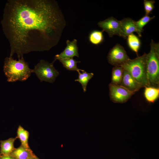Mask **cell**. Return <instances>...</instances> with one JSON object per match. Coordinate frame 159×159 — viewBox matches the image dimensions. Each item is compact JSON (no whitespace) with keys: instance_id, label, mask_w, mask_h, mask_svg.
<instances>
[{"instance_id":"13","label":"cell","mask_w":159,"mask_h":159,"mask_svg":"<svg viewBox=\"0 0 159 159\" xmlns=\"http://www.w3.org/2000/svg\"><path fill=\"white\" fill-rule=\"evenodd\" d=\"M17 137L10 138L6 140L0 141V155H10L15 149L14 146Z\"/></svg>"},{"instance_id":"16","label":"cell","mask_w":159,"mask_h":159,"mask_svg":"<svg viewBox=\"0 0 159 159\" xmlns=\"http://www.w3.org/2000/svg\"><path fill=\"white\" fill-rule=\"evenodd\" d=\"M17 133L16 137L20 140L21 145L26 148H30L28 143L29 136V132L20 125L18 128Z\"/></svg>"},{"instance_id":"15","label":"cell","mask_w":159,"mask_h":159,"mask_svg":"<svg viewBox=\"0 0 159 159\" xmlns=\"http://www.w3.org/2000/svg\"><path fill=\"white\" fill-rule=\"evenodd\" d=\"M80 71L78 72V78L74 81L78 82L81 84L84 92H85L86 91L87 83L93 77L94 74L92 73H88L84 70L82 71V73Z\"/></svg>"},{"instance_id":"14","label":"cell","mask_w":159,"mask_h":159,"mask_svg":"<svg viewBox=\"0 0 159 159\" xmlns=\"http://www.w3.org/2000/svg\"><path fill=\"white\" fill-rule=\"evenodd\" d=\"M145 97L147 101L150 102H154L158 97L159 89L154 87H145Z\"/></svg>"},{"instance_id":"5","label":"cell","mask_w":159,"mask_h":159,"mask_svg":"<svg viewBox=\"0 0 159 159\" xmlns=\"http://www.w3.org/2000/svg\"><path fill=\"white\" fill-rule=\"evenodd\" d=\"M53 64V62L50 63L41 60L34 66L33 72L36 74L41 82L44 81L52 83L59 74V72L54 67Z\"/></svg>"},{"instance_id":"4","label":"cell","mask_w":159,"mask_h":159,"mask_svg":"<svg viewBox=\"0 0 159 159\" xmlns=\"http://www.w3.org/2000/svg\"><path fill=\"white\" fill-rule=\"evenodd\" d=\"M146 54L133 59H130L120 66L128 72L143 87L150 86L146 67Z\"/></svg>"},{"instance_id":"3","label":"cell","mask_w":159,"mask_h":159,"mask_svg":"<svg viewBox=\"0 0 159 159\" xmlns=\"http://www.w3.org/2000/svg\"><path fill=\"white\" fill-rule=\"evenodd\" d=\"M150 52L146 54V67L150 86H158L159 82V44L152 40Z\"/></svg>"},{"instance_id":"21","label":"cell","mask_w":159,"mask_h":159,"mask_svg":"<svg viewBox=\"0 0 159 159\" xmlns=\"http://www.w3.org/2000/svg\"><path fill=\"white\" fill-rule=\"evenodd\" d=\"M89 39L92 44L95 45L99 44L102 43L104 39L103 32L93 31L90 33Z\"/></svg>"},{"instance_id":"24","label":"cell","mask_w":159,"mask_h":159,"mask_svg":"<svg viewBox=\"0 0 159 159\" xmlns=\"http://www.w3.org/2000/svg\"><path fill=\"white\" fill-rule=\"evenodd\" d=\"M33 159H40L36 155H35Z\"/></svg>"},{"instance_id":"6","label":"cell","mask_w":159,"mask_h":159,"mask_svg":"<svg viewBox=\"0 0 159 159\" xmlns=\"http://www.w3.org/2000/svg\"><path fill=\"white\" fill-rule=\"evenodd\" d=\"M109 87L110 99L116 103H123L126 102L135 92L119 85L111 83L109 84Z\"/></svg>"},{"instance_id":"8","label":"cell","mask_w":159,"mask_h":159,"mask_svg":"<svg viewBox=\"0 0 159 159\" xmlns=\"http://www.w3.org/2000/svg\"><path fill=\"white\" fill-rule=\"evenodd\" d=\"M97 25L102 30L107 33L110 37L115 35L120 36V21L112 17L98 22Z\"/></svg>"},{"instance_id":"2","label":"cell","mask_w":159,"mask_h":159,"mask_svg":"<svg viewBox=\"0 0 159 159\" xmlns=\"http://www.w3.org/2000/svg\"><path fill=\"white\" fill-rule=\"evenodd\" d=\"M3 71L9 82L25 81L33 73V69L29 68L23 57L18 60L12 57H6L4 61Z\"/></svg>"},{"instance_id":"9","label":"cell","mask_w":159,"mask_h":159,"mask_svg":"<svg viewBox=\"0 0 159 159\" xmlns=\"http://www.w3.org/2000/svg\"><path fill=\"white\" fill-rule=\"evenodd\" d=\"M77 42V40L76 39L72 41L67 40L66 41L67 45L65 48L60 54L55 55L52 62L54 63L57 60L67 59L73 58L74 56L79 57Z\"/></svg>"},{"instance_id":"17","label":"cell","mask_w":159,"mask_h":159,"mask_svg":"<svg viewBox=\"0 0 159 159\" xmlns=\"http://www.w3.org/2000/svg\"><path fill=\"white\" fill-rule=\"evenodd\" d=\"M127 38V44L129 47L138 55V52L141 45L139 39L133 33L128 35Z\"/></svg>"},{"instance_id":"22","label":"cell","mask_w":159,"mask_h":159,"mask_svg":"<svg viewBox=\"0 0 159 159\" xmlns=\"http://www.w3.org/2000/svg\"><path fill=\"white\" fill-rule=\"evenodd\" d=\"M155 1L154 0L144 1V5L145 12V15H148L151 12L154 8V4Z\"/></svg>"},{"instance_id":"25","label":"cell","mask_w":159,"mask_h":159,"mask_svg":"<svg viewBox=\"0 0 159 159\" xmlns=\"http://www.w3.org/2000/svg\"><path fill=\"white\" fill-rule=\"evenodd\" d=\"M34 156H33V157H32L30 158H28V159H33V157Z\"/></svg>"},{"instance_id":"10","label":"cell","mask_w":159,"mask_h":159,"mask_svg":"<svg viewBox=\"0 0 159 159\" xmlns=\"http://www.w3.org/2000/svg\"><path fill=\"white\" fill-rule=\"evenodd\" d=\"M120 85L131 91L134 92L138 91L141 88L143 87L136 81L128 72L124 69L122 78Z\"/></svg>"},{"instance_id":"12","label":"cell","mask_w":159,"mask_h":159,"mask_svg":"<svg viewBox=\"0 0 159 159\" xmlns=\"http://www.w3.org/2000/svg\"><path fill=\"white\" fill-rule=\"evenodd\" d=\"M10 155L15 159H28L35 155L30 148H26L21 145L18 148H15Z\"/></svg>"},{"instance_id":"19","label":"cell","mask_w":159,"mask_h":159,"mask_svg":"<svg viewBox=\"0 0 159 159\" xmlns=\"http://www.w3.org/2000/svg\"><path fill=\"white\" fill-rule=\"evenodd\" d=\"M59 61L62 64L64 67L67 70L69 71H76L77 72L83 70L80 69L77 66V64L80 62V61H77L74 59L73 58H71L67 59H61Z\"/></svg>"},{"instance_id":"7","label":"cell","mask_w":159,"mask_h":159,"mask_svg":"<svg viewBox=\"0 0 159 159\" xmlns=\"http://www.w3.org/2000/svg\"><path fill=\"white\" fill-rule=\"evenodd\" d=\"M107 59L110 64L116 66H120L130 59L124 47L117 44L110 51Z\"/></svg>"},{"instance_id":"11","label":"cell","mask_w":159,"mask_h":159,"mask_svg":"<svg viewBox=\"0 0 159 159\" xmlns=\"http://www.w3.org/2000/svg\"><path fill=\"white\" fill-rule=\"evenodd\" d=\"M120 21V36L125 39L133 32L137 33L135 21L130 18H125Z\"/></svg>"},{"instance_id":"23","label":"cell","mask_w":159,"mask_h":159,"mask_svg":"<svg viewBox=\"0 0 159 159\" xmlns=\"http://www.w3.org/2000/svg\"><path fill=\"white\" fill-rule=\"evenodd\" d=\"M0 159H15V158L11 155H0Z\"/></svg>"},{"instance_id":"1","label":"cell","mask_w":159,"mask_h":159,"mask_svg":"<svg viewBox=\"0 0 159 159\" xmlns=\"http://www.w3.org/2000/svg\"><path fill=\"white\" fill-rule=\"evenodd\" d=\"M10 47L18 59L32 52L49 51L59 42L66 25L54 0H9L1 21Z\"/></svg>"},{"instance_id":"18","label":"cell","mask_w":159,"mask_h":159,"mask_svg":"<svg viewBox=\"0 0 159 159\" xmlns=\"http://www.w3.org/2000/svg\"><path fill=\"white\" fill-rule=\"evenodd\" d=\"M123 69L120 66H115L112 68L111 83L120 85L123 75Z\"/></svg>"},{"instance_id":"20","label":"cell","mask_w":159,"mask_h":159,"mask_svg":"<svg viewBox=\"0 0 159 159\" xmlns=\"http://www.w3.org/2000/svg\"><path fill=\"white\" fill-rule=\"evenodd\" d=\"M155 17V16L151 17L148 15H145L138 21H135V23L137 30V33L139 37H141V32L143 30V28Z\"/></svg>"}]
</instances>
